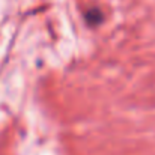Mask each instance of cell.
I'll list each match as a JSON object with an SVG mask.
<instances>
[{
	"mask_svg": "<svg viewBox=\"0 0 155 155\" xmlns=\"http://www.w3.org/2000/svg\"><path fill=\"white\" fill-rule=\"evenodd\" d=\"M86 20H87L89 24H98L101 21V12L97 11V9H91L86 14Z\"/></svg>",
	"mask_w": 155,
	"mask_h": 155,
	"instance_id": "1",
	"label": "cell"
}]
</instances>
